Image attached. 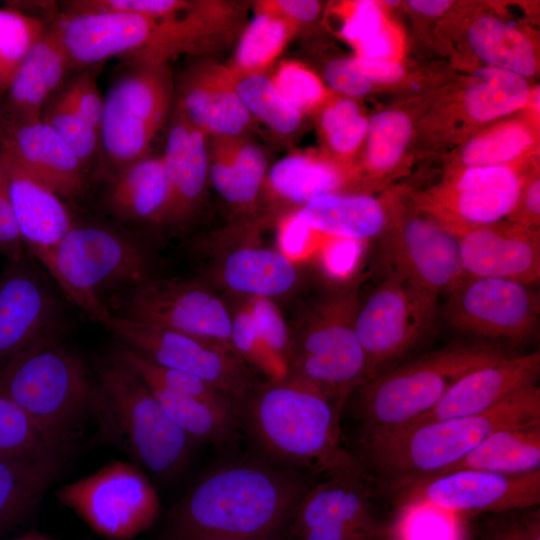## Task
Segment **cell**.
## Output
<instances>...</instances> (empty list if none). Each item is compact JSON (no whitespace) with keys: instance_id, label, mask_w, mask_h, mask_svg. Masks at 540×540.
<instances>
[{"instance_id":"obj_37","label":"cell","mask_w":540,"mask_h":540,"mask_svg":"<svg viewBox=\"0 0 540 540\" xmlns=\"http://www.w3.org/2000/svg\"><path fill=\"white\" fill-rule=\"evenodd\" d=\"M529 99L526 78L486 66L475 73L466 87L463 105L471 119L488 122L522 109Z\"/></svg>"},{"instance_id":"obj_20","label":"cell","mask_w":540,"mask_h":540,"mask_svg":"<svg viewBox=\"0 0 540 540\" xmlns=\"http://www.w3.org/2000/svg\"><path fill=\"white\" fill-rule=\"evenodd\" d=\"M455 236L467 276L504 279L529 286L539 282V229L503 219L468 228Z\"/></svg>"},{"instance_id":"obj_33","label":"cell","mask_w":540,"mask_h":540,"mask_svg":"<svg viewBox=\"0 0 540 540\" xmlns=\"http://www.w3.org/2000/svg\"><path fill=\"white\" fill-rule=\"evenodd\" d=\"M459 470L499 474H526L540 470V420L494 431L461 459L434 476Z\"/></svg>"},{"instance_id":"obj_57","label":"cell","mask_w":540,"mask_h":540,"mask_svg":"<svg viewBox=\"0 0 540 540\" xmlns=\"http://www.w3.org/2000/svg\"><path fill=\"white\" fill-rule=\"evenodd\" d=\"M356 68L375 83H392L399 80L403 74V66L395 60H373L361 57H352Z\"/></svg>"},{"instance_id":"obj_13","label":"cell","mask_w":540,"mask_h":540,"mask_svg":"<svg viewBox=\"0 0 540 540\" xmlns=\"http://www.w3.org/2000/svg\"><path fill=\"white\" fill-rule=\"evenodd\" d=\"M117 315L204 339L235 352L231 344L230 309L198 280L150 278L126 292Z\"/></svg>"},{"instance_id":"obj_55","label":"cell","mask_w":540,"mask_h":540,"mask_svg":"<svg viewBox=\"0 0 540 540\" xmlns=\"http://www.w3.org/2000/svg\"><path fill=\"white\" fill-rule=\"evenodd\" d=\"M255 7L281 17L296 29L315 20L321 10L320 2L314 0H263Z\"/></svg>"},{"instance_id":"obj_58","label":"cell","mask_w":540,"mask_h":540,"mask_svg":"<svg viewBox=\"0 0 540 540\" xmlns=\"http://www.w3.org/2000/svg\"><path fill=\"white\" fill-rule=\"evenodd\" d=\"M451 1L448 0H409L407 5L415 12L436 16L445 12L450 6Z\"/></svg>"},{"instance_id":"obj_34","label":"cell","mask_w":540,"mask_h":540,"mask_svg":"<svg viewBox=\"0 0 540 540\" xmlns=\"http://www.w3.org/2000/svg\"><path fill=\"white\" fill-rule=\"evenodd\" d=\"M349 175L338 164L310 153H292L278 160L267 172L263 187L271 196L297 209L311 199L339 193Z\"/></svg>"},{"instance_id":"obj_14","label":"cell","mask_w":540,"mask_h":540,"mask_svg":"<svg viewBox=\"0 0 540 540\" xmlns=\"http://www.w3.org/2000/svg\"><path fill=\"white\" fill-rule=\"evenodd\" d=\"M378 239V258L385 276L438 296L451 292L467 276L457 237L426 214L408 216L399 210Z\"/></svg>"},{"instance_id":"obj_48","label":"cell","mask_w":540,"mask_h":540,"mask_svg":"<svg viewBox=\"0 0 540 540\" xmlns=\"http://www.w3.org/2000/svg\"><path fill=\"white\" fill-rule=\"evenodd\" d=\"M396 537L397 540H463L456 514L418 503L403 505Z\"/></svg>"},{"instance_id":"obj_29","label":"cell","mask_w":540,"mask_h":540,"mask_svg":"<svg viewBox=\"0 0 540 540\" xmlns=\"http://www.w3.org/2000/svg\"><path fill=\"white\" fill-rule=\"evenodd\" d=\"M217 280L229 292L247 298H274L291 292L299 270L282 251L260 245L227 249L215 267Z\"/></svg>"},{"instance_id":"obj_60","label":"cell","mask_w":540,"mask_h":540,"mask_svg":"<svg viewBox=\"0 0 540 540\" xmlns=\"http://www.w3.org/2000/svg\"><path fill=\"white\" fill-rule=\"evenodd\" d=\"M498 540H519L515 523L509 526L504 532H502Z\"/></svg>"},{"instance_id":"obj_45","label":"cell","mask_w":540,"mask_h":540,"mask_svg":"<svg viewBox=\"0 0 540 540\" xmlns=\"http://www.w3.org/2000/svg\"><path fill=\"white\" fill-rule=\"evenodd\" d=\"M260 345L270 364L273 380L289 375L290 329L273 300L247 298Z\"/></svg>"},{"instance_id":"obj_50","label":"cell","mask_w":540,"mask_h":540,"mask_svg":"<svg viewBox=\"0 0 540 540\" xmlns=\"http://www.w3.org/2000/svg\"><path fill=\"white\" fill-rule=\"evenodd\" d=\"M102 65H93L80 70L62 91L70 106L98 132L104 110V98L98 86V75Z\"/></svg>"},{"instance_id":"obj_54","label":"cell","mask_w":540,"mask_h":540,"mask_svg":"<svg viewBox=\"0 0 540 540\" xmlns=\"http://www.w3.org/2000/svg\"><path fill=\"white\" fill-rule=\"evenodd\" d=\"M540 179L533 176L523 180L517 202L505 218L523 227L539 229Z\"/></svg>"},{"instance_id":"obj_18","label":"cell","mask_w":540,"mask_h":540,"mask_svg":"<svg viewBox=\"0 0 540 540\" xmlns=\"http://www.w3.org/2000/svg\"><path fill=\"white\" fill-rule=\"evenodd\" d=\"M400 488L403 505L426 504L456 515L526 509L540 503V470L526 474L459 470Z\"/></svg>"},{"instance_id":"obj_19","label":"cell","mask_w":540,"mask_h":540,"mask_svg":"<svg viewBox=\"0 0 540 540\" xmlns=\"http://www.w3.org/2000/svg\"><path fill=\"white\" fill-rule=\"evenodd\" d=\"M164 20L119 13H59L49 23L69 58L71 69L103 64L112 57L151 55Z\"/></svg>"},{"instance_id":"obj_53","label":"cell","mask_w":540,"mask_h":540,"mask_svg":"<svg viewBox=\"0 0 540 540\" xmlns=\"http://www.w3.org/2000/svg\"><path fill=\"white\" fill-rule=\"evenodd\" d=\"M25 253L27 250L16 224L7 176L0 159V254L9 259Z\"/></svg>"},{"instance_id":"obj_46","label":"cell","mask_w":540,"mask_h":540,"mask_svg":"<svg viewBox=\"0 0 540 540\" xmlns=\"http://www.w3.org/2000/svg\"><path fill=\"white\" fill-rule=\"evenodd\" d=\"M41 119L46 122L86 166L100 147L99 132L80 116L59 94L45 106Z\"/></svg>"},{"instance_id":"obj_2","label":"cell","mask_w":540,"mask_h":540,"mask_svg":"<svg viewBox=\"0 0 540 540\" xmlns=\"http://www.w3.org/2000/svg\"><path fill=\"white\" fill-rule=\"evenodd\" d=\"M341 412L319 389L287 376L258 383L240 406V422L263 458L329 475L361 467L340 447Z\"/></svg>"},{"instance_id":"obj_31","label":"cell","mask_w":540,"mask_h":540,"mask_svg":"<svg viewBox=\"0 0 540 540\" xmlns=\"http://www.w3.org/2000/svg\"><path fill=\"white\" fill-rule=\"evenodd\" d=\"M105 200L119 218L133 222H165L170 187L161 156H145L112 176Z\"/></svg>"},{"instance_id":"obj_3","label":"cell","mask_w":540,"mask_h":540,"mask_svg":"<svg viewBox=\"0 0 540 540\" xmlns=\"http://www.w3.org/2000/svg\"><path fill=\"white\" fill-rule=\"evenodd\" d=\"M540 420V387L524 389L485 412L415 427L362 434L364 462L400 488L434 476L494 431Z\"/></svg>"},{"instance_id":"obj_10","label":"cell","mask_w":540,"mask_h":540,"mask_svg":"<svg viewBox=\"0 0 540 540\" xmlns=\"http://www.w3.org/2000/svg\"><path fill=\"white\" fill-rule=\"evenodd\" d=\"M439 296L392 276L359 303L356 332L365 355L368 379L400 364L427 340L440 316Z\"/></svg>"},{"instance_id":"obj_9","label":"cell","mask_w":540,"mask_h":540,"mask_svg":"<svg viewBox=\"0 0 540 540\" xmlns=\"http://www.w3.org/2000/svg\"><path fill=\"white\" fill-rule=\"evenodd\" d=\"M104 98L100 146L114 174L148 155L151 143L173 109L168 61L127 58Z\"/></svg>"},{"instance_id":"obj_17","label":"cell","mask_w":540,"mask_h":540,"mask_svg":"<svg viewBox=\"0 0 540 540\" xmlns=\"http://www.w3.org/2000/svg\"><path fill=\"white\" fill-rule=\"evenodd\" d=\"M523 180L510 165L465 167L440 186L419 194L416 206L456 235L505 219L517 202Z\"/></svg>"},{"instance_id":"obj_38","label":"cell","mask_w":540,"mask_h":540,"mask_svg":"<svg viewBox=\"0 0 540 540\" xmlns=\"http://www.w3.org/2000/svg\"><path fill=\"white\" fill-rule=\"evenodd\" d=\"M244 30L230 70L243 74H265L282 53L297 29L281 17L258 8Z\"/></svg>"},{"instance_id":"obj_32","label":"cell","mask_w":540,"mask_h":540,"mask_svg":"<svg viewBox=\"0 0 540 540\" xmlns=\"http://www.w3.org/2000/svg\"><path fill=\"white\" fill-rule=\"evenodd\" d=\"M76 448L35 458L0 460V533L17 524L39 502Z\"/></svg>"},{"instance_id":"obj_41","label":"cell","mask_w":540,"mask_h":540,"mask_svg":"<svg viewBox=\"0 0 540 540\" xmlns=\"http://www.w3.org/2000/svg\"><path fill=\"white\" fill-rule=\"evenodd\" d=\"M409 117L398 110H384L368 120L366 164L376 176L390 172L401 159L410 140Z\"/></svg>"},{"instance_id":"obj_24","label":"cell","mask_w":540,"mask_h":540,"mask_svg":"<svg viewBox=\"0 0 540 540\" xmlns=\"http://www.w3.org/2000/svg\"><path fill=\"white\" fill-rule=\"evenodd\" d=\"M207 137L175 101L161 156L170 187L165 223L187 221L204 195L209 167Z\"/></svg>"},{"instance_id":"obj_40","label":"cell","mask_w":540,"mask_h":540,"mask_svg":"<svg viewBox=\"0 0 540 540\" xmlns=\"http://www.w3.org/2000/svg\"><path fill=\"white\" fill-rule=\"evenodd\" d=\"M73 447L77 442L40 429L0 387V460L35 458Z\"/></svg>"},{"instance_id":"obj_62","label":"cell","mask_w":540,"mask_h":540,"mask_svg":"<svg viewBox=\"0 0 540 540\" xmlns=\"http://www.w3.org/2000/svg\"><path fill=\"white\" fill-rule=\"evenodd\" d=\"M220 540H230V539H220Z\"/></svg>"},{"instance_id":"obj_49","label":"cell","mask_w":540,"mask_h":540,"mask_svg":"<svg viewBox=\"0 0 540 540\" xmlns=\"http://www.w3.org/2000/svg\"><path fill=\"white\" fill-rule=\"evenodd\" d=\"M191 5L182 0H74L62 2L67 13H119L166 20L184 13Z\"/></svg>"},{"instance_id":"obj_1","label":"cell","mask_w":540,"mask_h":540,"mask_svg":"<svg viewBox=\"0 0 540 540\" xmlns=\"http://www.w3.org/2000/svg\"><path fill=\"white\" fill-rule=\"evenodd\" d=\"M294 468L263 457L219 465L198 479L174 508L172 540H270L293 519L309 489Z\"/></svg>"},{"instance_id":"obj_23","label":"cell","mask_w":540,"mask_h":540,"mask_svg":"<svg viewBox=\"0 0 540 540\" xmlns=\"http://www.w3.org/2000/svg\"><path fill=\"white\" fill-rule=\"evenodd\" d=\"M0 154L62 198L76 197L83 190L85 166L41 118L0 120Z\"/></svg>"},{"instance_id":"obj_21","label":"cell","mask_w":540,"mask_h":540,"mask_svg":"<svg viewBox=\"0 0 540 540\" xmlns=\"http://www.w3.org/2000/svg\"><path fill=\"white\" fill-rule=\"evenodd\" d=\"M539 377V350L518 356L506 355L463 376L430 410L397 428L485 412L510 396L537 385Z\"/></svg>"},{"instance_id":"obj_6","label":"cell","mask_w":540,"mask_h":540,"mask_svg":"<svg viewBox=\"0 0 540 540\" xmlns=\"http://www.w3.org/2000/svg\"><path fill=\"white\" fill-rule=\"evenodd\" d=\"M505 356L488 343H452L376 375L352 394L362 434L409 423L430 410L463 376Z\"/></svg>"},{"instance_id":"obj_44","label":"cell","mask_w":540,"mask_h":540,"mask_svg":"<svg viewBox=\"0 0 540 540\" xmlns=\"http://www.w3.org/2000/svg\"><path fill=\"white\" fill-rule=\"evenodd\" d=\"M324 140L339 159H349L364 141L368 119L350 98L330 99L320 110Z\"/></svg>"},{"instance_id":"obj_56","label":"cell","mask_w":540,"mask_h":540,"mask_svg":"<svg viewBox=\"0 0 540 540\" xmlns=\"http://www.w3.org/2000/svg\"><path fill=\"white\" fill-rule=\"evenodd\" d=\"M357 57L373 60H394L398 50L397 38L386 24L377 33L353 46Z\"/></svg>"},{"instance_id":"obj_5","label":"cell","mask_w":540,"mask_h":540,"mask_svg":"<svg viewBox=\"0 0 540 540\" xmlns=\"http://www.w3.org/2000/svg\"><path fill=\"white\" fill-rule=\"evenodd\" d=\"M361 278L318 294L290 329L289 375L319 389L340 410L368 379L356 332Z\"/></svg>"},{"instance_id":"obj_43","label":"cell","mask_w":540,"mask_h":540,"mask_svg":"<svg viewBox=\"0 0 540 540\" xmlns=\"http://www.w3.org/2000/svg\"><path fill=\"white\" fill-rule=\"evenodd\" d=\"M534 142L528 128L520 123L495 127L469 141L461 152L466 167L501 166L519 158Z\"/></svg>"},{"instance_id":"obj_39","label":"cell","mask_w":540,"mask_h":540,"mask_svg":"<svg viewBox=\"0 0 540 540\" xmlns=\"http://www.w3.org/2000/svg\"><path fill=\"white\" fill-rule=\"evenodd\" d=\"M226 68L237 95L252 118L282 136L292 135L299 129L303 114L283 97L270 77Z\"/></svg>"},{"instance_id":"obj_22","label":"cell","mask_w":540,"mask_h":540,"mask_svg":"<svg viewBox=\"0 0 540 540\" xmlns=\"http://www.w3.org/2000/svg\"><path fill=\"white\" fill-rule=\"evenodd\" d=\"M0 159L21 239L51 277L57 247L75 221L61 196L9 158L0 154Z\"/></svg>"},{"instance_id":"obj_11","label":"cell","mask_w":540,"mask_h":540,"mask_svg":"<svg viewBox=\"0 0 540 540\" xmlns=\"http://www.w3.org/2000/svg\"><path fill=\"white\" fill-rule=\"evenodd\" d=\"M58 501L91 530L109 540H130L151 528L160 500L145 471L134 462L111 461L55 491Z\"/></svg>"},{"instance_id":"obj_36","label":"cell","mask_w":540,"mask_h":540,"mask_svg":"<svg viewBox=\"0 0 540 540\" xmlns=\"http://www.w3.org/2000/svg\"><path fill=\"white\" fill-rule=\"evenodd\" d=\"M473 52L488 66L531 77L537 58L531 40L521 30L490 15L476 18L467 31Z\"/></svg>"},{"instance_id":"obj_52","label":"cell","mask_w":540,"mask_h":540,"mask_svg":"<svg viewBox=\"0 0 540 540\" xmlns=\"http://www.w3.org/2000/svg\"><path fill=\"white\" fill-rule=\"evenodd\" d=\"M324 79L334 91L348 97L368 94L374 84L356 68L351 58L334 59L324 68Z\"/></svg>"},{"instance_id":"obj_59","label":"cell","mask_w":540,"mask_h":540,"mask_svg":"<svg viewBox=\"0 0 540 540\" xmlns=\"http://www.w3.org/2000/svg\"><path fill=\"white\" fill-rule=\"evenodd\" d=\"M11 540H58V539L42 532L32 531Z\"/></svg>"},{"instance_id":"obj_28","label":"cell","mask_w":540,"mask_h":540,"mask_svg":"<svg viewBox=\"0 0 540 540\" xmlns=\"http://www.w3.org/2000/svg\"><path fill=\"white\" fill-rule=\"evenodd\" d=\"M399 209L366 193H330L317 196L294 211L313 232L330 237L364 241L378 239Z\"/></svg>"},{"instance_id":"obj_51","label":"cell","mask_w":540,"mask_h":540,"mask_svg":"<svg viewBox=\"0 0 540 540\" xmlns=\"http://www.w3.org/2000/svg\"><path fill=\"white\" fill-rule=\"evenodd\" d=\"M341 13V36L353 46L371 37L386 24L379 4L370 0L345 4Z\"/></svg>"},{"instance_id":"obj_16","label":"cell","mask_w":540,"mask_h":540,"mask_svg":"<svg viewBox=\"0 0 540 540\" xmlns=\"http://www.w3.org/2000/svg\"><path fill=\"white\" fill-rule=\"evenodd\" d=\"M61 305L27 252L6 259L0 277V369L37 343L60 336Z\"/></svg>"},{"instance_id":"obj_15","label":"cell","mask_w":540,"mask_h":540,"mask_svg":"<svg viewBox=\"0 0 540 540\" xmlns=\"http://www.w3.org/2000/svg\"><path fill=\"white\" fill-rule=\"evenodd\" d=\"M439 309L452 328L472 336L521 343L538 333L540 298L532 286L466 276Z\"/></svg>"},{"instance_id":"obj_30","label":"cell","mask_w":540,"mask_h":540,"mask_svg":"<svg viewBox=\"0 0 540 540\" xmlns=\"http://www.w3.org/2000/svg\"><path fill=\"white\" fill-rule=\"evenodd\" d=\"M208 181L231 206L253 207L267 174L263 150L243 136L212 137L208 142Z\"/></svg>"},{"instance_id":"obj_47","label":"cell","mask_w":540,"mask_h":540,"mask_svg":"<svg viewBox=\"0 0 540 540\" xmlns=\"http://www.w3.org/2000/svg\"><path fill=\"white\" fill-rule=\"evenodd\" d=\"M270 78L283 97L303 115L322 108L330 100L320 78L297 61L281 62Z\"/></svg>"},{"instance_id":"obj_12","label":"cell","mask_w":540,"mask_h":540,"mask_svg":"<svg viewBox=\"0 0 540 540\" xmlns=\"http://www.w3.org/2000/svg\"><path fill=\"white\" fill-rule=\"evenodd\" d=\"M119 344L150 361L195 375L239 407L259 383L255 373L233 351L216 343L119 316L104 325Z\"/></svg>"},{"instance_id":"obj_42","label":"cell","mask_w":540,"mask_h":540,"mask_svg":"<svg viewBox=\"0 0 540 540\" xmlns=\"http://www.w3.org/2000/svg\"><path fill=\"white\" fill-rule=\"evenodd\" d=\"M43 19L13 7H0V96L22 60L45 32Z\"/></svg>"},{"instance_id":"obj_8","label":"cell","mask_w":540,"mask_h":540,"mask_svg":"<svg viewBox=\"0 0 540 540\" xmlns=\"http://www.w3.org/2000/svg\"><path fill=\"white\" fill-rule=\"evenodd\" d=\"M151 261L131 236L110 226L76 223L57 247L51 275L65 297L104 326L113 315L107 292L150 279Z\"/></svg>"},{"instance_id":"obj_26","label":"cell","mask_w":540,"mask_h":540,"mask_svg":"<svg viewBox=\"0 0 540 540\" xmlns=\"http://www.w3.org/2000/svg\"><path fill=\"white\" fill-rule=\"evenodd\" d=\"M71 69L67 53L48 24L15 72L0 108V120L41 118L42 112Z\"/></svg>"},{"instance_id":"obj_27","label":"cell","mask_w":540,"mask_h":540,"mask_svg":"<svg viewBox=\"0 0 540 540\" xmlns=\"http://www.w3.org/2000/svg\"><path fill=\"white\" fill-rule=\"evenodd\" d=\"M297 534L315 527L380 528L362 468L336 471L310 487L293 519Z\"/></svg>"},{"instance_id":"obj_7","label":"cell","mask_w":540,"mask_h":540,"mask_svg":"<svg viewBox=\"0 0 540 540\" xmlns=\"http://www.w3.org/2000/svg\"><path fill=\"white\" fill-rule=\"evenodd\" d=\"M94 374L106 402L109 434L144 471L162 480L178 476L197 442L168 417L144 380L114 353L97 362Z\"/></svg>"},{"instance_id":"obj_61","label":"cell","mask_w":540,"mask_h":540,"mask_svg":"<svg viewBox=\"0 0 540 540\" xmlns=\"http://www.w3.org/2000/svg\"><path fill=\"white\" fill-rule=\"evenodd\" d=\"M386 4L392 6V5H396V3H398L397 1H385Z\"/></svg>"},{"instance_id":"obj_4","label":"cell","mask_w":540,"mask_h":540,"mask_svg":"<svg viewBox=\"0 0 540 540\" xmlns=\"http://www.w3.org/2000/svg\"><path fill=\"white\" fill-rule=\"evenodd\" d=\"M0 387L43 431L77 442L85 421L108 430L106 402L95 374L60 336L43 340L0 369Z\"/></svg>"},{"instance_id":"obj_25","label":"cell","mask_w":540,"mask_h":540,"mask_svg":"<svg viewBox=\"0 0 540 540\" xmlns=\"http://www.w3.org/2000/svg\"><path fill=\"white\" fill-rule=\"evenodd\" d=\"M176 101L207 136H243L253 121L226 66L216 63L194 64L183 77Z\"/></svg>"},{"instance_id":"obj_35","label":"cell","mask_w":540,"mask_h":540,"mask_svg":"<svg viewBox=\"0 0 540 540\" xmlns=\"http://www.w3.org/2000/svg\"><path fill=\"white\" fill-rule=\"evenodd\" d=\"M144 382L168 417L197 443L223 445L232 441L241 429L240 410L236 406L214 404Z\"/></svg>"}]
</instances>
